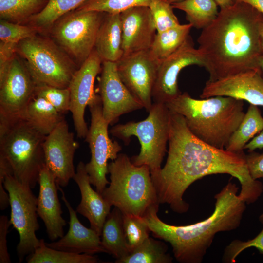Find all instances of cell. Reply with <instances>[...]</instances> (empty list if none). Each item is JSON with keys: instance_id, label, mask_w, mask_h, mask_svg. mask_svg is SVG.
Masks as SVG:
<instances>
[{"instance_id": "6da1fadb", "label": "cell", "mask_w": 263, "mask_h": 263, "mask_svg": "<svg viewBox=\"0 0 263 263\" xmlns=\"http://www.w3.org/2000/svg\"><path fill=\"white\" fill-rule=\"evenodd\" d=\"M167 161L164 167L151 174L160 204H168L175 212L189 208L184 193L193 182L204 176L227 174L237 179L240 197L246 204L255 202L263 191V185L253 179L248 171L245 154L219 149L194 136L184 118L171 113Z\"/></svg>"}, {"instance_id": "8fae6325", "label": "cell", "mask_w": 263, "mask_h": 263, "mask_svg": "<svg viewBox=\"0 0 263 263\" xmlns=\"http://www.w3.org/2000/svg\"><path fill=\"white\" fill-rule=\"evenodd\" d=\"M4 186L9 194L11 207V225L19 235L17 246L19 261L31 254L39 245L36 232L39 228L38 220L37 198L32 188L17 180L11 175L4 179Z\"/></svg>"}, {"instance_id": "ba28073f", "label": "cell", "mask_w": 263, "mask_h": 263, "mask_svg": "<svg viewBox=\"0 0 263 263\" xmlns=\"http://www.w3.org/2000/svg\"><path fill=\"white\" fill-rule=\"evenodd\" d=\"M17 53L37 84L68 88L79 68L54 40L37 35L18 43Z\"/></svg>"}, {"instance_id": "e575fe53", "label": "cell", "mask_w": 263, "mask_h": 263, "mask_svg": "<svg viewBox=\"0 0 263 263\" xmlns=\"http://www.w3.org/2000/svg\"><path fill=\"white\" fill-rule=\"evenodd\" d=\"M35 96L44 98L63 114L70 112V93L69 88H60L46 84H37Z\"/></svg>"}, {"instance_id": "9a60e30c", "label": "cell", "mask_w": 263, "mask_h": 263, "mask_svg": "<svg viewBox=\"0 0 263 263\" xmlns=\"http://www.w3.org/2000/svg\"><path fill=\"white\" fill-rule=\"evenodd\" d=\"M102 63L101 59L94 49L76 70L68 87L70 93V112L77 136L79 138H85L89 130L85 120V111L96 94L94 84L96 76L101 72Z\"/></svg>"}, {"instance_id": "44dd1931", "label": "cell", "mask_w": 263, "mask_h": 263, "mask_svg": "<svg viewBox=\"0 0 263 263\" xmlns=\"http://www.w3.org/2000/svg\"><path fill=\"white\" fill-rule=\"evenodd\" d=\"M61 193V199L65 204L70 216L69 228L67 233L57 241L46 245L52 248L75 254L94 255L106 253L102 246L100 236L91 228H87L79 221L76 211L72 207L65 193L57 184Z\"/></svg>"}, {"instance_id": "7402d4cb", "label": "cell", "mask_w": 263, "mask_h": 263, "mask_svg": "<svg viewBox=\"0 0 263 263\" xmlns=\"http://www.w3.org/2000/svg\"><path fill=\"white\" fill-rule=\"evenodd\" d=\"M73 179L78 185L81 194V201L76 211L86 217L90 222V228L101 236L103 225L112 206L101 194L92 188L83 162H79Z\"/></svg>"}, {"instance_id": "ac0fdd59", "label": "cell", "mask_w": 263, "mask_h": 263, "mask_svg": "<svg viewBox=\"0 0 263 263\" xmlns=\"http://www.w3.org/2000/svg\"><path fill=\"white\" fill-rule=\"evenodd\" d=\"M222 96L263 106V77L259 69H251L214 81L207 80L201 99Z\"/></svg>"}, {"instance_id": "5bb4252c", "label": "cell", "mask_w": 263, "mask_h": 263, "mask_svg": "<svg viewBox=\"0 0 263 263\" xmlns=\"http://www.w3.org/2000/svg\"><path fill=\"white\" fill-rule=\"evenodd\" d=\"M116 65L122 81L149 112L153 103L152 91L159 64L148 50L123 56Z\"/></svg>"}, {"instance_id": "60d3db41", "label": "cell", "mask_w": 263, "mask_h": 263, "mask_svg": "<svg viewBox=\"0 0 263 263\" xmlns=\"http://www.w3.org/2000/svg\"><path fill=\"white\" fill-rule=\"evenodd\" d=\"M11 225L5 215L0 216V263H10L11 260L7 246V235Z\"/></svg>"}, {"instance_id": "83f0119b", "label": "cell", "mask_w": 263, "mask_h": 263, "mask_svg": "<svg viewBox=\"0 0 263 263\" xmlns=\"http://www.w3.org/2000/svg\"><path fill=\"white\" fill-rule=\"evenodd\" d=\"M172 6L184 12L186 19L197 29H203L208 26L219 13L214 0H184Z\"/></svg>"}, {"instance_id": "1f68e13d", "label": "cell", "mask_w": 263, "mask_h": 263, "mask_svg": "<svg viewBox=\"0 0 263 263\" xmlns=\"http://www.w3.org/2000/svg\"><path fill=\"white\" fill-rule=\"evenodd\" d=\"M88 0H49L44 9L33 17L29 25L39 32L49 31L53 24L65 14L78 8Z\"/></svg>"}, {"instance_id": "f35d334b", "label": "cell", "mask_w": 263, "mask_h": 263, "mask_svg": "<svg viewBox=\"0 0 263 263\" xmlns=\"http://www.w3.org/2000/svg\"><path fill=\"white\" fill-rule=\"evenodd\" d=\"M18 44L0 41V82L5 76L16 56Z\"/></svg>"}, {"instance_id": "d590c367", "label": "cell", "mask_w": 263, "mask_h": 263, "mask_svg": "<svg viewBox=\"0 0 263 263\" xmlns=\"http://www.w3.org/2000/svg\"><path fill=\"white\" fill-rule=\"evenodd\" d=\"M150 8L157 33H160L180 24L172 4L165 0H151Z\"/></svg>"}, {"instance_id": "277c9868", "label": "cell", "mask_w": 263, "mask_h": 263, "mask_svg": "<svg viewBox=\"0 0 263 263\" xmlns=\"http://www.w3.org/2000/svg\"><path fill=\"white\" fill-rule=\"evenodd\" d=\"M165 104L171 113L184 117L194 136L219 149H225L245 113L243 100L228 96L197 99L184 92Z\"/></svg>"}, {"instance_id": "4fadbf2b", "label": "cell", "mask_w": 263, "mask_h": 263, "mask_svg": "<svg viewBox=\"0 0 263 263\" xmlns=\"http://www.w3.org/2000/svg\"><path fill=\"white\" fill-rule=\"evenodd\" d=\"M193 65L204 67L205 60L189 36L178 50L159 63L152 91L153 103H166L179 95V75L183 69Z\"/></svg>"}, {"instance_id": "cb8c5ba5", "label": "cell", "mask_w": 263, "mask_h": 263, "mask_svg": "<svg viewBox=\"0 0 263 263\" xmlns=\"http://www.w3.org/2000/svg\"><path fill=\"white\" fill-rule=\"evenodd\" d=\"M101 236V244L106 253L113 255L116 260L124 258L130 254L123 229L122 213L117 207H114L107 217Z\"/></svg>"}, {"instance_id": "5b68a950", "label": "cell", "mask_w": 263, "mask_h": 263, "mask_svg": "<svg viewBox=\"0 0 263 263\" xmlns=\"http://www.w3.org/2000/svg\"><path fill=\"white\" fill-rule=\"evenodd\" d=\"M108 169L109 186L101 194L111 206L122 214L141 218L158 211L160 203L148 166H136L127 155L120 153L108 164Z\"/></svg>"}, {"instance_id": "7c38bea8", "label": "cell", "mask_w": 263, "mask_h": 263, "mask_svg": "<svg viewBox=\"0 0 263 263\" xmlns=\"http://www.w3.org/2000/svg\"><path fill=\"white\" fill-rule=\"evenodd\" d=\"M36 86L25 64L16 56L0 82V122L20 117L35 96Z\"/></svg>"}, {"instance_id": "4316f807", "label": "cell", "mask_w": 263, "mask_h": 263, "mask_svg": "<svg viewBox=\"0 0 263 263\" xmlns=\"http://www.w3.org/2000/svg\"><path fill=\"white\" fill-rule=\"evenodd\" d=\"M263 130V117L257 106L249 104L238 128L225 148L227 150L243 152L245 145Z\"/></svg>"}, {"instance_id": "f6af8a7d", "label": "cell", "mask_w": 263, "mask_h": 263, "mask_svg": "<svg viewBox=\"0 0 263 263\" xmlns=\"http://www.w3.org/2000/svg\"><path fill=\"white\" fill-rule=\"evenodd\" d=\"M259 37L262 54H263V17L262 18L259 29Z\"/></svg>"}, {"instance_id": "d6986e66", "label": "cell", "mask_w": 263, "mask_h": 263, "mask_svg": "<svg viewBox=\"0 0 263 263\" xmlns=\"http://www.w3.org/2000/svg\"><path fill=\"white\" fill-rule=\"evenodd\" d=\"M123 56L148 51L157 31L149 7L137 6L120 14Z\"/></svg>"}, {"instance_id": "484cf974", "label": "cell", "mask_w": 263, "mask_h": 263, "mask_svg": "<svg viewBox=\"0 0 263 263\" xmlns=\"http://www.w3.org/2000/svg\"><path fill=\"white\" fill-rule=\"evenodd\" d=\"M190 23L179 24L157 33L149 50L151 57L158 64L178 50L189 36Z\"/></svg>"}, {"instance_id": "9c48e42d", "label": "cell", "mask_w": 263, "mask_h": 263, "mask_svg": "<svg viewBox=\"0 0 263 263\" xmlns=\"http://www.w3.org/2000/svg\"><path fill=\"white\" fill-rule=\"evenodd\" d=\"M105 13L75 9L58 19L49 31L53 40L78 67L94 49Z\"/></svg>"}, {"instance_id": "8992f818", "label": "cell", "mask_w": 263, "mask_h": 263, "mask_svg": "<svg viewBox=\"0 0 263 263\" xmlns=\"http://www.w3.org/2000/svg\"><path fill=\"white\" fill-rule=\"evenodd\" d=\"M45 137L21 117L0 122V159L8 166L12 176L31 188L38 184L45 165Z\"/></svg>"}, {"instance_id": "7bdbcfd3", "label": "cell", "mask_w": 263, "mask_h": 263, "mask_svg": "<svg viewBox=\"0 0 263 263\" xmlns=\"http://www.w3.org/2000/svg\"><path fill=\"white\" fill-rule=\"evenodd\" d=\"M235 2H244L255 8L263 14V0H232Z\"/></svg>"}, {"instance_id": "b9f144b4", "label": "cell", "mask_w": 263, "mask_h": 263, "mask_svg": "<svg viewBox=\"0 0 263 263\" xmlns=\"http://www.w3.org/2000/svg\"><path fill=\"white\" fill-rule=\"evenodd\" d=\"M263 148V130L248 142L244 147L248 152Z\"/></svg>"}, {"instance_id": "603a6c76", "label": "cell", "mask_w": 263, "mask_h": 263, "mask_svg": "<svg viewBox=\"0 0 263 263\" xmlns=\"http://www.w3.org/2000/svg\"><path fill=\"white\" fill-rule=\"evenodd\" d=\"M120 14H106L99 28L94 50L103 61L118 62L123 56Z\"/></svg>"}, {"instance_id": "7dc6e473", "label": "cell", "mask_w": 263, "mask_h": 263, "mask_svg": "<svg viewBox=\"0 0 263 263\" xmlns=\"http://www.w3.org/2000/svg\"><path fill=\"white\" fill-rule=\"evenodd\" d=\"M165 0L168 2L169 3H170L171 4H172L174 3L181 2L184 0Z\"/></svg>"}, {"instance_id": "3957f363", "label": "cell", "mask_w": 263, "mask_h": 263, "mask_svg": "<svg viewBox=\"0 0 263 263\" xmlns=\"http://www.w3.org/2000/svg\"><path fill=\"white\" fill-rule=\"evenodd\" d=\"M239 188L230 181L214 197L215 209L203 221L186 225L162 221L157 211L143 218L154 237L169 243L176 260L181 263H201L215 236L236 229L241 225L246 203L237 194Z\"/></svg>"}, {"instance_id": "d4e9b609", "label": "cell", "mask_w": 263, "mask_h": 263, "mask_svg": "<svg viewBox=\"0 0 263 263\" xmlns=\"http://www.w3.org/2000/svg\"><path fill=\"white\" fill-rule=\"evenodd\" d=\"M64 115L44 98L35 96L20 117L38 132L46 136L65 119Z\"/></svg>"}, {"instance_id": "836d02e7", "label": "cell", "mask_w": 263, "mask_h": 263, "mask_svg": "<svg viewBox=\"0 0 263 263\" xmlns=\"http://www.w3.org/2000/svg\"><path fill=\"white\" fill-rule=\"evenodd\" d=\"M123 229L131 252L149 237L150 230L143 218L124 214Z\"/></svg>"}, {"instance_id": "d6a6232c", "label": "cell", "mask_w": 263, "mask_h": 263, "mask_svg": "<svg viewBox=\"0 0 263 263\" xmlns=\"http://www.w3.org/2000/svg\"><path fill=\"white\" fill-rule=\"evenodd\" d=\"M151 0H88L78 8L86 11L120 14L132 7H149Z\"/></svg>"}, {"instance_id": "ab89813d", "label": "cell", "mask_w": 263, "mask_h": 263, "mask_svg": "<svg viewBox=\"0 0 263 263\" xmlns=\"http://www.w3.org/2000/svg\"><path fill=\"white\" fill-rule=\"evenodd\" d=\"M245 160L251 178L254 180L263 178V153L250 152L245 154Z\"/></svg>"}, {"instance_id": "e0dca14e", "label": "cell", "mask_w": 263, "mask_h": 263, "mask_svg": "<svg viewBox=\"0 0 263 263\" xmlns=\"http://www.w3.org/2000/svg\"><path fill=\"white\" fill-rule=\"evenodd\" d=\"M78 147L65 119L45 137L43 144L45 165L60 187H66L75 174L73 161Z\"/></svg>"}, {"instance_id": "4dcf8cb0", "label": "cell", "mask_w": 263, "mask_h": 263, "mask_svg": "<svg viewBox=\"0 0 263 263\" xmlns=\"http://www.w3.org/2000/svg\"><path fill=\"white\" fill-rule=\"evenodd\" d=\"M28 263H96L97 256L75 254L59 250L48 246L43 239L39 245L26 258Z\"/></svg>"}, {"instance_id": "ffe728a7", "label": "cell", "mask_w": 263, "mask_h": 263, "mask_svg": "<svg viewBox=\"0 0 263 263\" xmlns=\"http://www.w3.org/2000/svg\"><path fill=\"white\" fill-rule=\"evenodd\" d=\"M38 184L37 213L45 225L49 239L55 241L64 236L63 228L66 221L62 217L55 177L46 165L40 172Z\"/></svg>"}, {"instance_id": "ee69618b", "label": "cell", "mask_w": 263, "mask_h": 263, "mask_svg": "<svg viewBox=\"0 0 263 263\" xmlns=\"http://www.w3.org/2000/svg\"><path fill=\"white\" fill-rule=\"evenodd\" d=\"M214 1L220 9L226 8L234 3L232 0H214Z\"/></svg>"}, {"instance_id": "f546056e", "label": "cell", "mask_w": 263, "mask_h": 263, "mask_svg": "<svg viewBox=\"0 0 263 263\" xmlns=\"http://www.w3.org/2000/svg\"><path fill=\"white\" fill-rule=\"evenodd\" d=\"M168 247L163 242L149 237L126 257L116 263H171L173 258L167 253Z\"/></svg>"}, {"instance_id": "f1b7e54d", "label": "cell", "mask_w": 263, "mask_h": 263, "mask_svg": "<svg viewBox=\"0 0 263 263\" xmlns=\"http://www.w3.org/2000/svg\"><path fill=\"white\" fill-rule=\"evenodd\" d=\"M49 0H0V19L22 24L42 11Z\"/></svg>"}, {"instance_id": "30bf717a", "label": "cell", "mask_w": 263, "mask_h": 263, "mask_svg": "<svg viewBox=\"0 0 263 263\" xmlns=\"http://www.w3.org/2000/svg\"><path fill=\"white\" fill-rule=\"evenodd\" d=\"M88 107L91 113V124L86 136L91 151V159L85 164L91 185L102 194L110 182L106 175L109 173L108 161L115 160L121 150V145L113 141L108 134V126L102 114V105L99 94H96Z\"/></svg>"}, {"instance_id": "74e56055", "label": "cell", "mask_w": 263, "mask_h": 263, "mask_svg": "<svg viewBox=\"0 0 263 263\" xmlns=\"http://www.w3.org/2000/svg\"><path fill=\"white\" fill-rule=\"evenodd\" d=\"M263 225V212L259 217ZM255 247L263 255V227L261 231L252 239L243 241L238 239L232 241L224 250L222 260L226 263H233L236 258L244 250L250 247Z\"/></svg>"}, {"instance_id": "2e32d148", "label": "cell", "mask_w": 263, "mask_h": 263, "mask_svg": "<svg viewBox=\"0 0 263 263\" xmlns=\"http://www.w3.org/2000/svg\"><path fill=\"white\" fill-rule=\"evenodd\" d=\"M98 91L103 116L109 125L123 114L144 108L121 80L116 62H102Z\"/></svg>"}, {"instance_id": "bcb514c9", "label": "cell", "mask_w": 263, "mask_h": 263, "mask_svg": "<svg viewBox=\"0 0 263 263\" xmlns=\"http://www.w3.org/2000/svg\"><path fill=\"white\" fill-rule=\"evenodd\" d=\"M258 67L260 69L262 75L263 77V54H262L260 56L258 62Z\"/></svg>"}, {"instance_id": "52a82bcc", "label": "cell", "mask_w": 263, "mask_h": 263, "mask_svg": "<svg viewBox=\"0 0 263 263\" xmlns=\"http://www.w3.org/2000/svg\"><path fill=\"white\" fill-rule=\"evenodd\" d=\"M148 117L139 122L115 125L110 130L113 136L129 143L132 136L141 145L139 153L131 159L136 166L147 165L153 174L161 169L169 142L171 113L165 103H153Z\"/></svg>"}, {"instance_id": "8d00e7d4", "label": "cell", "mask_w": 263, "mask_h": 263, "mask_svg": "<svg viewBox=\"0 0 263 263\" xmlns=\"http://www.w3.org/2000/svg\"><path fill=\"white\" fill-rule=\"evenodd\" d=\"M39 31L30 25H25L0 20V40L1 42L18 44L21 41L37 35Z\"/></svg>"}, {"instance_id": "7a4b0ae2", "label": "cell", "mask_w": 263, "mask_h": 263, "mask_svg": "<svg viewBox=\"0 0 263 263\" xmlns=\"http://www.w3.org/2000/svg\"><path fill=\"white\" fill-rule=\"evenodd\" d=\"M263 14L244 2L220 9L197 39L209 81L259 69V29Z\"/></svg>"}]
</instances>
